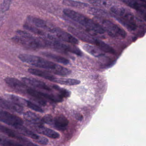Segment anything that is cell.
I'll use <instances>...</instances> for the list:
<instances>
[{"mask_svg": "<svg viewBox=\"0 0 146 146\" xmlns=\"http://www.w3.org/2000/svg\"><path fill=\"white\" fill-rule=\"evenodd\" d=\"M18 58L23 63L44 69L50 73L60 76H66L72 72L71 70L68 68L36 55L24 54H19Z\"/></svg>", "mask_w": 146, "mask_h": 146, "instance_id": "obj_1", "label": "cell"}, {"mask_svg": "<svg viewBox=\"0 0 146 146\" xmlns=\"http://www.w3.org/2000/svg\"><path fill=\"white\" fill-rule=\"evenodd\" d=\"M63 13L67 17L81 25L92 34L101 35L106 32L99 23L78 12L66 8L63 10Z\"/></svg>", "mask_w": 146, "mask_h": 146, "instance_id": "obj_2", "label": "cell"}, {"mask_svg": "<svg viewBox=\"0 0 146 146\" xmlns=\"http://www.w3.org/2000/svg\"><path fill=\"white\" fill-rule=\"evenodd\" d=\"M110 12L112 16L127 29L135 31L137 29V23L135 16L126 8L113 5L110 8Z\"/></svg>", "mask_w": 146, "mask_h": 146, "instance_id": "obj_3", "label": "cell"}, {"mask_svg": "<svg viewBox=\"0 0 146 146\" xmlns=\"http://www.w3.org/2000/svg\"><path fill=\"white\" fill-rule=\"evenodd\" d=\"M17 34V36L13 37L12 40L18 45L33 50L46 47L45 38H36L29 33L23 31H18Z\"/></svg>", "mask_w": 146, "mask_h": 146, "instance_id": "obj_4", "label": "cell"}, {"mask_svg": "<svg viewBox=\"0 0 146 146\" xmlns=\"http://www.w3.org/2000/svg\"><path fill=\"white\" fill-rule=\"evenodd\" d=\"M95 21L100 24L105 32L111 37L120 39H125L126 37V32L112 21L103 17L95 16Z\"/></svg>", "mask_w": 146, "mask_h": 146, "instance_id": "obj_5", "label": "cell"}, {"mask_svg": "<svg viewBox=\"0 0 146 146\" xmlns=\"http://www.w3.org/2000/svg\"><path fill=\"white\" fill-rule=\"evenodd\" d=\"M0 121L15 128L23 125L24 124L23 120L20 117L1 108Z\"/></svg>", "mask_w": 146, "mask_h": 146, "instance_id": "obj_6", "label": "cell"}, {"mask_svg": "<svg viewBox=\"0 0 146 146\" xmlns=\"http://www.w3.org/2000/svg\"><path fill=\"white\" fill-rule=\"evenodd\" d=\"M50 32L54 35L55 38L61 41L74 45H77L79 43L78 40L76 37L60 28L53 27Z\"/></svg>", "mask_w": 146, "mask_h": 146, "instance_id": "obj_7", "label": "cell"}, {"mask_svg": "<svg viewBox=\"0 0 146 146\" xmlns=\"http://www.w3.org/2000/svg\"><path fill=\"white\" fill-rule=\"evenodd\" d=\"M0 132L20 141L23 145H37L33 143L19 132L0 123Z\"/></svg>", "mask_w": 146, "mask_h": 146, "instance_id": "obj_8", "label": "cell"}, {"mask_svg": "<svg viewBox=\"0 0 146 146\" xmlns=\"http://www.w3.org/2000/svg\"><path fill=\"white\" fill-rule=\"evenodd\" d=\"M16 129L18 130L22 135L27 136L30 138H32L38 144L42 145H46L49 142V141L46 137L38 135L29 129H28L25 126H24L23 125L19 126Z\"/></svg>", "mask_w": 146, "mask_h": 146, "instance_id": "obj_9", "label": "cell"}, {"mask_svg": "<svg viewBox=\"0 0 146 146\" xmlns=\"http://www.w3.org/2000/svg\"><path fill=\"white\" fill-rule=\"evenodd\" d=\"M5 82L11 88L18 93L26 94L29 86L23 81H20L15 78L7 77L5 79Z\"/></svg>", "mask_w": 146, "mask_h": 146, "instance_id": "obj_10", "label": "cell"}, {"mask_svg": "<svg viewBox=\"0 0 146 146\" xmlns=\"http://www.w3.org/2000/svg\"><path fill=\"white\" fill-rule=\"evenodd\" d=\"M32 130L39 134L46 136L52 139H58L60 135L57 131L43 126V125H33L29 124Z\"/></svg>", "mask_w": 146, "mask_h": 146, "instance_id": "obj_11", "label": "cell"}, {"mask_svg": "<svg viewBox=\"0 0 146 146\" xmlns=\"http://www.w3.org/2000/svg\"><path fill=\"white\" fill-rule=\"evenodd\" d=\"M22 81L29 86H31L36 88L51 92L52 89L44 82L40 80L31 78L24 77L22 78Z\"/></svg>", "mask_w": 146, "mask_h": 146, "instance_id": "obj_12", "label": "cell"}, {"mask_svg": "<svg viewBox=\"0 0 146 146\" xmlns=\"http://www.w3.org/2000/svg\"><path fill=\"white\" fill-rule=\"evenodd\" d=\"M0 108L11 111L22 113L23 112V107L18 104L0 97Z\"/></svg>", "mask_w": 146, "mask_h": 146, "instance_id": "obj_13", "label": "cell"}, {"mask_svg": "<svg viewBox=\"0 0 146 146\" xmlns=\"http://www.w3.org/2000/svg\"><path fill=\"white\" fill-rule=\"evenodd\" d=\"M69 123L68 119L65 116L61 114L53 117L51 126L58 130L64 131L67 129Z\"/></svg>", "mask_w": 146, "mask_h": 146, "instance_id": "obj_14", "label": "cell"}, {"mask_svg": "<svg viewBox=\"0 0 146 146\" xmlns=\"http://www.w3.org/2000/svg\"><path fill=\"white\" fill-rule=\"evenodd\" d=\"M69 30L76 37L80 39L81 40L83 41L84 42L89 44H93V45L94 44L96 38H94L90 35L86 34L84 32H83L82 31H80L72 27H70L69 28Z\"/></svg>", "mask_w": 146, "mask_h": 146, "instance_id": "obj_15", "label": "cell"}, {"mask_svg": "<svg viewBox=\"0 0 146 146\" xmlns=\"http://www.w3.org/2000/svg\"><path fill=\"white\" fill-rule=\"evenodd\" d=\"M28 23L39 29H43L50 32L53 26L48 24L46 21L39 18L30 16L28 17Z\"/></svg>", "mask_w": 146, "mask_h": 146, "instance_id": "obj_16", "label": "cell"}, {"mask_svg": "<svg viewBox=\"0 0 146 146\" xmlns=\"http://www.w3.org/2000/svg\"><path fill=\"white\" fill-rule=\"evenodd\" d=\"M124 4L141 13H145L146 4L139 0H120Z\"/></svg>", "mask_w": 146, "mask_h": 146, "instance_id": "obj_17", "label": "cell"}, {"mask_svg": "<svg viewBox=\"0 0 146 146\" xmlns=\"http://www.w3.org/2000/svg\"><path fill=\"white\" fill-rule=\"evenodd\" d=\"M82 47L85 52L96 58H99L105 55L104 52L95 45L88 43H84L83 44Z\"/></svg>", "mask_w": 146, "mask_h": 146, "instance_id": "obj_18", "label": "cell"}, {"mask_svg": "<svg viewBox=\"0 0 146 146\" xmlns=\"http://www.w3.org/2000/svg\"><path fill=\"white\" fill-rule=\"evenodd\" d=\"M28 72L32 75L39 77L42 78L46 80H49L51 82H54L56 77L52 75L50 72L45 71L42 70L35 68H29Z\"/></svg>", "mask_w": 146, "mask_h": 146, "instance_id": "obj_19", "label": "cell"}, {"mask_svg": "<svg viewBox=\"0 0 146 146\" xmlns=\"http://www.w3.org/2000/svg\"><path fill=\"white\" fill-rule=\"evenodd\" d=\"M24 117L30 124L43 125L44 123L42 118L35 113L29 111L24 113Z\"/></svg>", "mask_w": 146, "mask_h": 146, "instance_id": "obj_20", "label": "cell"}, {"mask_svg": "<svg viewBox=\"0 0 146 146\" xmlns=\"http://www.w3.org/2000/svg\"><path fill=\"white\" fill-rule=\"evenodd\" d=\"M5 96L7 100L19 105V106H22L23 107L25 106L28 108H29V106L30 103L31 102L30 101L28 100H25L22 97H19L17 96L11 94H6Z\"/></svg>", "mask_w": 146, "mask_h": 146, "instance_id": "obj_21", "label": "cell"}, {"mask_svg": "<svg viewBox=\"0 0 146 146\" xmlns=\"http://www.w3.org/2000/svg\"><path fill=\"white\" fill-rule=\"evenodd\" d=\"M94 45H95L96 46L104 52L111 54H114L115 53V50L112 47L100 39L96 38Z\"/></svg>", "mask_w": 146, "mask_h": 146, "instance_id": "obj_22", "label": "cell"}, {"mask_svg": "<svg viewBox=\"0 0 146 146\" xmlns=\"http://www.w3.org/2000/svg\"><path fill=\"white\" fill-rule=\"evenodd\" d=\"M42 54L45 57L50 59L60 64L64 65H68L70 63V60H69L60 55H57V54L48 52H42Z\"/></svg>", "mask_w": 146, "mask_h": 146, "instance_id": "obj_23", "label": "cell"}, {"mask_svg": "<svg viewBox=\"0 0 146 146\" xmlns=\"http://www.w3.org/2000/svg\"><path fill=\"white\" fill-rule=\"evenodd\" d=\"M63 4L66 6L78 9H84L89 7L88 4L73 0H63Z\"/></svg>", "mask_w": 146, "mask_h": 146, "instance_id": "obj_24", "label": "cell"}, {"mask_svg": "<svg viewBox=\"0 0 146 146\" xmlns=\"http://www.w3.org/2000/svg\"><path fill=\"white\" fill-rule=\"evenodd\" d=\"M89 1L92 5L100 8H111L114 5L112 0H89Z\"/></svg>", "mask_w": 146, "mask_h": 146, "instance_id": "obj_25", "label": "cell"}, {"mask_svg": "<svg viewBox=\"0 0 146 146\" xmlns=\"http://www.w3.org/2000/svg\"><path fill=\"white\" fill-rule=\"evenodd\" d=\"M54 82L63 85H68V86H74L79 84L81 83L79 80L75 79L64 78H56L54 79Z\"/></svg>", "mask_w": 146, "mask_h": 146, "instance_id": "obj_26", "label": "cell"}, {"mask_svg": "<svg viewBox=\"0 0 146 146\" xmlns=\"http://www.w3.org/2000/svg\"><path fill=\"white\" fill-rule=\"evenodd\" d=\"M23 27L25 29L35 35L44 36L46 35V33L43 31L41 30L40 29L35 27L29 23L25 24Z\"/></svg>", "mask_w": 146, "mask_h": 146, "instance_id": "obj_27", "label": "cell"}, {"mask_svg": "<svg viewBox=\"0 0 146 146\" xmlns=\"http://www.w3.org/2000/svg\"><path fill=\"white\" fill-rule=\"evenodd\" d=\"M0 145L1 146H23V144L0 136Z\"/></svg>", "mask_w": 146, "mask_h": 146, "instance_id": "obj_28", "label": "cell"}, {"mask_svg": "<svg viewBox=\"0 0 146 146\" xmlns=\"http://www.w3.org/2000/svg\"><path fill=\"white\" fill-rule=\"evenodd\" d=\"M53 88L55 90L58 91L59 93V94L64 98H68L70 97L71 95V92L69 90L65 89L63 88L59 87L58 85H54L53 86Z\"/></svg>", "mask_w": 146, "mask_h": 146, "instance_id": "obj_29", "label": "cell"}, {"mask_svg": "<svg viewBox=\"0 0 146 146\" xmlns=\"http://www.w3.org/2000/svg\"><path fill=\"white\" fill-rule=\"evenodd\" d=\"M13 1V0H4L0 7V12L1 13H5L9 10Z\"/></svg>", "mask_w": 146, "mask_h": 146, "instance_id": "obj_30", "label": "cell"}, {"mask_svg": "<svg viewBox=\"0 0 146 146\" xmlns=\"http://www.w3.org/2000/svg\"><path fill=\"white\" fill-rule=\"evenodd\" d=\"M42 119L43 123L51 126L52 123L53 119V117L52 115L47 114V115H45L42 118Z\"/></svg>", "mask_w": 146, "mask_h": 146, "instance_id": "obj_31", "label": "cell"}, {"mask_svg": "<svg viewBox=\"0 0 146 146\" xmlns=\"http://www.w3.org/2000/svg\"><path fill=\"white\" fill-rule=\"evenodd\" d=\"M76 118L77 119L80 120V121H82L83 119V116L81 114H79V113H77V114H76Z\"/></svg>", "mask_w": 146, "mask_h": 146, "instance_id": "obj_32", "label": "cell"}, {"mask_svg": "<svg viewBox=\"0 0 146 146\" xmlns=\"http://www.w3.org/2000/svg\"><path fill=\"white\" fill-rule=\"evenodd\" d=\"M139 1H141V2H143V3H145V4H146V0H139Z\"/></svg>", "mask_w": 146, "mask_h": 146, "instance_id": "obj_33", "label": "cell"}]
</instances>
